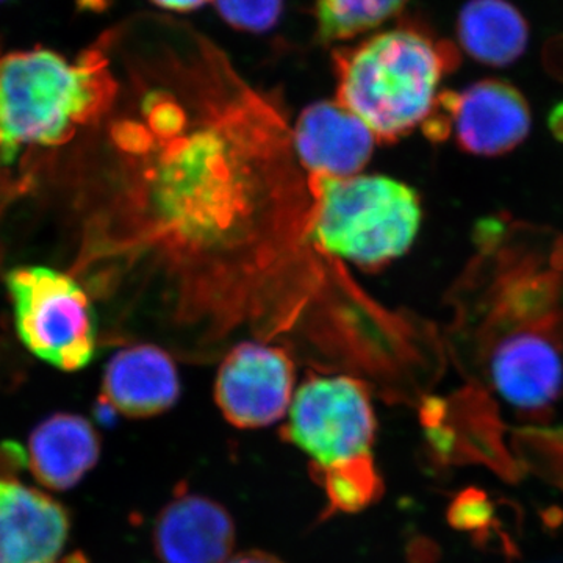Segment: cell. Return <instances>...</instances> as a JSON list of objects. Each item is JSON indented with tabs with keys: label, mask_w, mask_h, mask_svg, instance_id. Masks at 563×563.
<instances>
[{
	"label": "cell",
	"mask_w": 563,
	"mask_h": 563,
	"mask_svg": "<svg viewBox=\"0 0 563 563\" xmlns=\"http://www.w3.org/2000/svg\"><path fill=\"white\" fill-rule=\"evenodd\" d=\"M118 136L132 155L131 243L163 274V312L225 342L288 333L321 280L307 174L279 111L247 98L185 128L173 103ZM325 255V254H322Z\"/></svg>",
	"instance_id": "cell-1"
},
{
	"label": "cell",
	"mask_w": 563,
	"mask_h": 563,
	"mask_svg": "<svg viewBox=\"0 0 563 563\" xmlns=\"http://www.w3.org/2000/svg\"><path fill=\"white\" fill-rule=\"evenodd\" d=\"M473 244L448 298V351L472 387L542 417L563 399V233L496 214Z\"/></svg>",
	"instance_id": "cell-2"
},
{
	"label": "cell",
	"mask_w": 563,
	"mask_h": 563,
	"mask_svg": "<svg viewBox=\"0 0 563 563\" xmlns=\"http://www.w3.org/2000/svg\"><path fill=\"white\" fill-rule=\"evenodd\" d=\"M336 99L377 141L391 143L435 113L440 84L459 65L453 44L413 24L333 52Z\"/></svg>",
	"instance_id": "cell-3"
},
{
	"label": "cell",
	"mask_w": 563,
	"mask_h": 563,
	"mask_svg": "<svg viewBox=\"0 0 563 563\" xmlns=\"http://www.w3.org/2000/svg\"><path fill=\"white\" fill-rule=\"evenodd\" d=\"M117 91L102 44L77 62L43 47L0 58V165L24 146L68 143L101 120Z\"/></svg>",
	"instance_id": "cell-4"
},
{
	"label": "cell",
	"mask_w": 563,
	"mask_h": 563,
	"mask_svg": "<svg viewBox=\"0 0 563 563\" xmlns=\"http://www.w3.org/2000/svg\"><path fill=\"white\" fill-rule=\"evenodd\" d=\"M310 235L325 255L376 272L410 250L421 222L420 198L384 176L307 177Z\"/></svg>",
	"instance_id": "cell-5"
},
{
	"label": "cell",
	"mask_w": 563,
	"mask_h": 563,
	"mask_svg": "<svg viewBox=\"0 0 563 563\" xmlns=\"http://www.w3.org/2000/svg\"><path fill=\"white\" fill-rule=\"evenodd\" d=\"M21 342L41 361L77 372L96 352V318L90 298L73 277L41 266L7 276Z\"/></svg>",
	"instance_id": "cell-6"
},
{
	"label": "cell",
	"mask_w": 563,
	"mask_h": 563,
	"mask_svg": "<svg viewBox=\"0 0 563 563\" xmlns=\"http://www.w3.org/2000/svg\"><path fill=\"white\" fill-rule=\"evenodd\" d=\"M376 431L368 385L344 374H313L292 396L280 435L312 465L329 466L372 453Z\"/></svg>",
	"instance_id": "cell-7"
},
{
	"label": "cell",
	"mask_w": 563,
	"mask_h": 563,
	"mask_svg": "<svg viewBox=\"0 0 563 563\" xmlns=\"http://www.w3.org/2000/svg\"><path fill=\"white\" fill-rule=\"evenodd\" d=\"M531 131V110L517 88L483 80L462 92L440 95L435 113L424 124L429 139L454 133L461 150L483 157L514 151Z\"/></svg>",
	"instance_id": "cell-8"
},
{
	"label": "cell",
	"mask_w": 563,
	"mask_h": 563,
	"mask_svg": "<svg viewBox=\"0 0 563 563\" xmlns=\"http://www.w3.org/2000/svg\"><path fill=\"white\" fill-rule=\"evenodd\" d=\"M295 380V362L287 351L242 342L225 354L218 369L214 401L235 428H266L287 413Z\"/></svg>",
	"instance_id": "cell-9"
},
{
	"label": "cell",
	"mask_w": 563,
	"mask_h": 563,
	"mask_svg": "<svg viewBox=\"0 0 563 563\" xmlns=\"http://www.w3.org/2000/svg\"><path fill=\"white\" fill-rule=\"evenodd\" d=\"M0 466V563H62L68 510Z\"/></svg>",
	"instance_id": "cell-10"
},
{
	"label": "cell",
	"mask_w": 563,
	"mask_h": 563,
	"mask_svg": "<svg viewBox=\"0 0 563 563\" xmlns=\"http://www.w3.org/2000/svg\"><path fill=\"white\" fill-rule=\"evenodd\" d=\"M291 133L303 173L324 179L358 176L377 143L368 125L336 101L307 107Z\"/></svg>",
	"instance_id": "cell-11"
},
{
	"label": "cell",
	"mask_w": 563,
	"mask_h": 563,
	"mask_svg": "<svg viewBox=\"0 0 563 563\" xmlns=\"http://www.w3.org/2000/svg\"><path fill=\"white\" fill-rule=\"evenodd\" d=\"M152 537L162 563H224L235 543V525L213 499L179 493L158 514Z\"/></svg>",
	"instance_id": "cell-12"
},
{
	"label": "cell",
	"mask_w": 563,
	"mask_h": 563,
	"mask_svg": "<svg viewBox=\"0 0 563 563\" xmlns=\"http://www.w3.org/2000/svg\"><path fill=\"white\" fill-rule=\"evenodd\" d=\"M180 395L172 355L155 344H135L114 354L102 380L103 404L129 418L165 413Z\"/></svg>",
	"instance_id": "cell-13"
},
{
	"label": "cell",
	"mask_w": 563,
	"mask_h": 563,
	"mask_svg": "<svg viewBox=\"0 0 563 563\" xmlns=\"http://www.w3.org/2000/svg\"><path fill=\"white\" fill-rule=\"evenodd\" d=\"M101 455V440L79 415L57 413L41 422L29 440L33 477L51 490H68L84 479Z\"/></svg>",
	"instance_id": "cell-14"
},
{
	"label": "cell",
	"mask_w": 563,
	"mask_h": 563,
	"mask_svg": "<svg viewBox=\"0 0 563 563\" xmlns=\"http://www.w3.org/2000/svg\"><path fill=\"white\" fill-rule=\"evenodd\" d=\"M463 51L488 66H507L528 46L523 14L507 0H470L457 21Z\"/></svg>",
	"instance_id": "cell-15"
},
{
	"label": "cell",
	"mask_w": 563,
	"mask_h": 563,
	"mask_svg": "<svg viewBox=\"0 0 563 563\" xmlns=\"http://www.w3.org/2000/svg\"><path fill=\"white\" fill-rule=\"evenodd\" d=\"M310 476L328 498L325 517L336 512H362L384 493V481L377 472L372 453L335 465H310Z\"/></svg>",
	"instance_id": "cell-16"
},
{
	"label": "cell",
	"mask_w": 563,
	"mask_h": 563,
	"mask_svg": "<svg viewBox=\"0 0 563 563\" xmlns=\"http://www.w3.org/2000/svg\"><path fill=\"white\" fill-rule=\"evenodd\" d=\"M409 0H317V40L322 44L357 38L401 13Z\"/></svg>",
	"instance_id": "cell-17"
},
{
	"label": "cell",
	"mask_w": 563,
	"mask_h": 563,
	"mask_svg": "<svg viewBox=\"0 0 563 563\" xmlns=\"http://www.w3.org/2000/svg\"><path fill=\"white\" fill-rule=\"evenodd\" d=\"M218 13L236 31H272L284 11V0H214Z\"/></svg>",
	"instance_id": "cell-18"
},
{
	"label": "cell",
	"mask_w": 563,
	"mask_h": 563,
	"mask_svg": "<svg viewBox=\"0 0 563 563\" xmlns=\"http://www.w3.org/2000/svg\"><path fill=\"white\" fill-rule=\"evenodd\" d=\"M490 503L483 493H462L450 509V521L455 528L473 531L490 520Z\"/></svg>",
	"instance_id": "cell-19"
},
{
	"label": "cell",
	"mask_w": 563,
	"mask_h": 563,
	"mask_svg": "<svg viewBox=\"0 0 563 563\" xmlns=\"http://www.w3.org/2000/svg\"><path fill=\"white\" fill-rule=\"evenodd\" d=\"M155 5L163 10L177 11V13H188L201 9L210 0H151Z\"/></svg>",
	"instance_id": "cell-20"
},
{
	"label": "cell",
	"mask_w": 563,
	"mask_h": 563,
	"mask_svg": "<svg viewBox=\"0 0 563 563\" xmlns=\"http://www.w3.org/2000/svg\"><path fill=\"white\" fill-rule=\"evenodd\" d=\"M224 563H284L276 555L265 553V551H247V553L236 554L229 558Z\"/></svg>",
	"instance_id": "cell-21"
},
{
	"label": "cell",
	"mask_w": 563,
	"mask_h": 563,
	"mask_svg": "<svg viewBox=\"0 0 563 563\" xmlns=\"http://www.w3.org/2000/svg\"><path fill=\"white\" fill-rule=\"evenodd\" d=\"M0 2H2V0H0Z\"/></svg>",
	"instance_id": "cell-22"
}]
</instances>
